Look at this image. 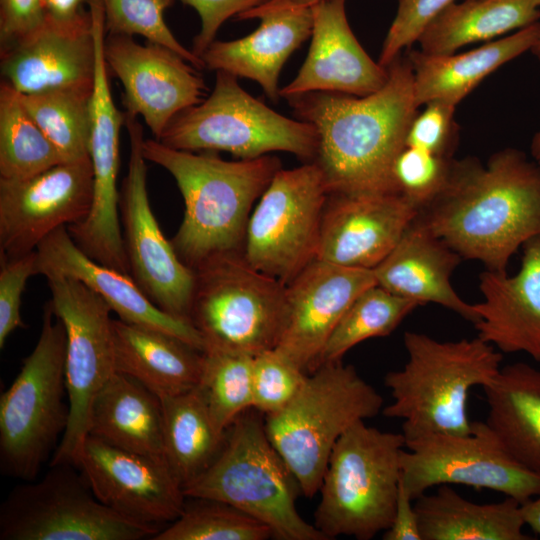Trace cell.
Returning <instances> with one entry per match:
<instances>
[{
	"mask_svg": "<svg viewBox=\"0 0 540 540\" xmlns=\"http://www.w3.org/2000/svg\"><path fill=\"white\" fill-rule=\"evenodd\" d=\"M376 283L373 270L316 259L286 285L284 325L275 348L310 374L348 307Z\"/></svg>",
	"mask_w": 540,
	"mask_h": 540,
	"instance_id": "cell-20",
	"label": "cell"
},
{
	"mask_svg": "<svg viewBox=\"0 0 540 540\" xmlns=\"http://www.w3.org/2000/svg\"><path fill=\"white\" fill-rule=\"evenodd\" d=\"M160 400L164 458L184 488L211 464L225 433L215 427L197 387Z\"/></svg>",
	"mask_w": 540,
	"mask_h": 540,
	"instance_id": "cell-34",
	"label": "cell"
},
{
	"mask_svg": "<svg viewBox=\"0 0 540 540\" xmlns=\"http://www.w3.org/2000/svg\"><path fill=\"white\" fill-rule=\"evenodd\" d=\"M96 44L94 87L91 97L89 156L94 174V196L87 217L67 227L77 246L93 260L130 275L125 252L117 176L120 166V130L125 111L113 100L104 58L105 16L100 2L89 6Z\"/></svg>",
	"mask_w": 540,
	"mask_h": 540,
	"instance_id": "cell-16",
	"label": "cell"
},
{
	"mask_svg": "<svg viewBox=\"0 0 540 540\" xmlns=\"http://www.w3.org/2000/svg\"><path fill=\"white\" fill-rule=\"evenodd\" d=\"M142 151L147 161L173 176L183 196L184 217L171 239L183 263L194 271L213 256L243 251L252 205L281 169L278 158L227 161L156 139H144Z\"/></svg>",
	"mask_w": 540,
	"mask_h": 540,
	"instance_id": "cell-3",
	"label": "cell"
},
{
	"mask_svg": "<svg viewBox=\"0 0 540 540\" xmlns=\"http://www.w3.org/2000/svg\"><path fill=\"white\" fill-rule=\"evenodd\" d=\"M258 28L232 41L214 40L201 55L204 67L254 80L266 96L277 102L279 75L289 56L312 34L310 8L262 14Z\"/></svg>",
	"mask_w": 540,
	"mask_h": 540,
	"instance_id": "cell-27",
	"label": "cell"
},
{
	"mask_svg": "<svg viewBox=\"0 0 540 540\" xmlns=\"http://www.w3.org/2000/svg\"><path fill=\"white\" fill-rule=\"evenodd\" d=\"M387 69L385 85L366 96L310 92L286 98L296 118L317 130L314 162L330 194L396 193L393 165L419 107L407 54Z\"/></svg>",
	"mask_w": 540,
	"mask_h": 540,
	"instance_id": "cell-2",
	"label": "cell"
},
{
	"mask_svg": "<svg viewBox=\"0 0 540 540\" xmlns=\"http://www.w3.org/2000/svg\"><path fill=\"white\" fill-rule=\"evenodd\" d=\"M453 159L405 146L393 165L395 192L420 211L444 188Z\"/></svg>",
	"mask_w": 540,
	"mask_h": 540,
	"instance_id": "cell-42",
	"label": "cell"
},
{
	"mask_svg": "<svg viewBox=\"0 0 540 540\" xmlns=\"http://www.w3.org/2000/svg\"><path fill=\"white\" fill-rule=\"evenodd\" d=\"M413 499L405 491L401 480L392 522L383 532L384 540H422L418 514Z\"/></svg>",
	"mask_w": 540,
	"mask_h": 540,
	"instance_id": "cell-48",
	"label": "cell"
},
{
	"mask_svg": "<svg viewBox=\"0 0 540 540\" xmlns=\"http://www.w3.org/2000/svg\"><path fill=\"white\" fill-rule=\"evenodd\" d=\"M530 154L532 159L540 165V130L532 137L530 144Z\"/></svg>",
	"mask_w": 540,
	"mask_h": 540,
	"instance_id": "cell-52",
	"label": "cell"
},
{
	"mask_svg": "<svg viewBox=\"0 0 540 540\" xmlns=\"http://www.w3.org/2000/svg\"><path fill=\"white\" fill-rule=\"evenodd\" d=\"M115 370L148 388L159 398L197 387L203 351L167 332L113 320Z\"/></svg>",
	"mask_w": 540,
	"mask_h": 540,
	"instance_id": "cell-29",
	"label": "cell"
},
{
	"mask_svg": "<svg viewBox=\"0 0 540 540\" xmlns=\"http://www.w3.org/2000/svg\"><path fill=\"white\" fill-rule=\"evenodd\" d=\"M462 257L417 216L387 257L373 269L378 285L419 305L434 303L476 324L473 304L454 290L451 276Z\"/></svg>",
	"mask_w": 540,
	"mask_h": 540,
	"instance_id": "cell-26",
	"label": "cell"
},
{
	"mask_svg": "<svg viewBox=\"0 0 540 540\" xmlns=\"http://www.w3.org/2000/svg\"><path fill=\"white\" fill-rule=\"evenodd\" d=\"M65 353V328L47 303L38 341L0 397L4 475L31 481L54 454L69 420Z\"/></svg>",
	"mask_w": 540,
	"mask_h": 540,
	"instance_id": "cell-8",
	"label": "cell"
},
{
	"mask_svg": "<svg viewBox=\"0 0 540 540\" xmlns=\"http://www.w3.org/2000/svg\"><path fill=\"white\" fill-rule=\"evenodd\" d=\"M186 498L230 504L266 524L279 540H328L296 507L301 490L254 408L227 428L211 464L183 488Z\"/></svg>",
	"mask_w": 540,
	"mask_h": 540,
	"instance_id": "cell-5",
	"label": "cell"
},
{
	"mask_svg": "<svg viewBox=\"0 0 540 540\" xmlns=\"http://www.w3.org/2000/svg\"><path fill=\"white\" fill-rule=\"evenodd\" d=\"M308 374L276 348L253 357L252 408L263 415L283 409L296 396Z\"/></svg>",
	"mask_w": 540,
	"mask_h": 540,
	"instance_id": "cell-41",
	"label": "cell"
},
{
	"mask_svg": "<svg viewBox=\"0 0 540 540\" xmlns=\"http://www.w3.org/2000/svg\"><path fill=\"white\" fill-rule=\"evenodd\" d=\"M531 52L537 57V59L540 61V34L538 36V39L534 46L531 49Z\"/></svg>",
	"mask_w": 540,
	"mask_h": 540,
	"instance_id": "cell-53",
	"label": "cell"
},
{
	"mask_svg": "<svg viewBox=\"0 0 540 540\" xmlns=\"http://www.w3.org/2000/svg\"><path fill=\"white\" fill-rule=\"evenodd\" d=\"M539 34L540 22H536L468 52L431 55L407 51L418 107L435 100L457 106L489 74L531 51Z\"/></svg>",
	"mask_w": 540,
	"mask_h": 540,
	"instance_id": "cell-28",
	"label": "cell"
},
{
	"mask_svg": "<svg viewBox=\"0 0 540 540\" xmlns=\"http://www.w3.org/2000/svg\"><path fill=\"white\" fill-rule=\"evenodd\" d=\"M45 19L41 0H0V46L4 50Z\"/></svg>",
	"mask_w": 540,
	"mask_h": 540,
	"instance_id": "cell-47",
	"label": "cell"
},
{
	"mask_svg": "<svg viewBox=\"0 0 540 540\" xmlns=\"http://www.w3.org/2000/svg\"><path fill=\"white\" fill-rule=\"evenodd\" d=\"M64 158L25 109L20 93L0 85V180L33 177Z\"/></svg>",
	"mask_w": 540,
	"mask_h": 540,
	"instance_id": "cell-35",
	"label": "cell"
},
{
	"mask_svg": "<svg viewBox=\"0 0 540 540\" xmlns=\"http://www.w3.org/2000/svg\"><path fill=\"white\" fill-rule=\"evenodd\" d=\"M105 31L114 35H140L148 42L165 46L196 69L204 63L192 50L184 47L167 26L164 13L174 0H101Z\"/></svg>",
	"mask_w": 540,
	"mask_h": 540,
	"instance_id": "cell-40",
	"label": "cell"
},
{
	"mask_svg": "<svg viewBox=\"0 0 540 540\" xmlns=\"http://www.w3.org/2000/svg\"><path fill=\"white\" fill-rule=\"evenodd\" d=\"M423 106L409 126L405 146L453 158L459 134L454 116L456 105L435 100Z\"/></svg>",
	"mask_w": 540,
	"mask_h": 540,
	"instance_id": "cell-43",
	"label": "cell"
},
{
	"mask_svg": "<svg viewBox=\"0 0 540 540\" xmlns=\"http://www.w3.org/2000/svg\"><path fill=\"white\" fill-rule=\"evenodd\" d=\"M54 315L66 333L65 384L69 420L50 465H74L88 436L95 396L116 372L109 305L82 282L47 275Z\"/></svg>",
	"mask_w": 540,
	"mask_h": 540,
	"instance_id": "cell-13",
	"label": "cell"
},
{
	"mask_svg": "<svg viewBox=\"0 0 540 540\" xmlns=\"http://www.w3.org/2000/svg\"><path fill=\"white\" fill-rule=\"evenodd\" d=\"M483 390L487 424L513 459L540 474V371L509 364Z\"/></svg>",
	"mask_w": 540,
	"mask_h": 540,
	"instance_id": "cell-31",
	"label": "cell"
},
{
	"mask_svg": "<svg viewBox=\"0 0 540 540\" xmlns=\"http://www.w3.org/2000/svg\"><path fill=\"white\" fill-rule=\"evenodd\" d=\"M189 320L204 350L250 356L276 347L285 319L286 284L251 266L243 251L213 256L194 269Z\"/></svg>",
	"mask_w": 540,
	"mask_h": 540,
	"instance_id": "cell-9",
	"label": "cell"
},
{
	"mask_svg": "<svg viewBox=\"0 0 540 540\" xmlns=\"http://www.w3.org/2000/svg\"><path fill=\"white\" fill-rule=\"evenodd\" d=\"M129 136L128 170L119 190V213L130 276L162 311L189 320L195 273L177 255L150 206L143 127L125 112Z\"/></svg>",
	"mask_w": 540,
	"mask_h": 540,
	"instance_id": "cell-15",
	"label": "cell"
},
{
	"mask_svg": "<svg viewBox=\"0 0 540 540\" xmlns=\"http://www.w3.org/2000/svg\"><path fill=\"white\" fill-rule=\"evenodd\" d=\"M329 195L316 162L278 170L250 215L243 245L247 262L290 283L317 259Z\"/></svg>",
	"mask_w": 540,
	"mask_h": 540,
	"instance_id": "cell-12",
	"label": "cell"
},
{
	"mask_svg": "<svg viewBox=\"0 0 540 540\" xmlns=\"http://www.w3.org/2000/svg\"><path fill=\"white\" fill-rule=\"evenodd\" d=\"M405 446L401 483L414 501L449 484L497 491L520 503L540 494V474L513 459L486 421L472 422L467 434H432Z\"/></svg>",
	"mask_w": 540,
	"mask_h": 540,
	"instance_id": "cell-14",
	"label": "cell"
},
{
	"mask_svg": "<svg viewBox=\"0 0 540 540\" xmlns=\"http://www.w3.org/2000/svg\"><path fill=\"white\" fill-rule=\"evenodd\" d=\"M193 7L201 19V29L193 41L192 52L201 58L222 24L231 17L261 5L268 0H180Z\"/></svg>",
	"mask_w": 540,
	"mask_h": 540,
	"instance_id": "cell-46",
	"label": "cell"
},
{
	"mask_svg": "<svg viewBox=\"0 0 540 540\" xmlns=\"http://www.w3.org/2000/svg\"><path fill=\"white\" fill-rule=\"evenodd\" d=\"M515 275L485 270L479 276L483 300L473 304L477 337L501 353H525L540 362V235L522 246Z\"/></svg>",
	"mask_w": 540,
	"mask_h": 540,
	"instance_id": "cell-25",
	"label": "cell"
},
{
	"mask_svg": "<svg viewBox=\"0 0 540 540\" xmlns=\"http://www.w3.org/2000/svg\"><path fill=\"white\" fill-rule=\"evenodd\" d=\"M35 253V274H55L78 280L98 294L120 320L167 332L200 351L204 350L202 336L190 321L162 311L130 275L85 254L72 239L67 226L49 234Z\"/></svg>",
	"mask_w": 540,
	"mask_h": 540,
	"instance_id": "cell-24",
	"label": "cell"
},
{
	"mask_svg": "<svg viewBox=\"0 0 540 540\" xmlns=\"http://www.w3.org/2000/svg\"><path fill=\"white\" fill-rule=\"evenodd\" d=\"M540 0H464L440 11L417 42L431 55L455 53L468 44L488 41L539 22Z\"/></svg>",
	"mask_w": 540,
	"mask_h": 540,
	"instance_id": "cell-33",
	"label": "cell"
},
{
	"mask_svg": "<svg viewBox=\"0 0 540 540\" xmlns=\"http://www.w3.org/2000/svg\"><path fill=\"white\" fill-rule=\"evenodd\" d=\"M161 531L102 504L74 465L14 487L0 507V540H140Z\"/></svg>",
	"mask_w": 540,
	"mask_h": 540,
	"instance_id": "cell-11",
	"label": "cell"
},
{
	"mask_svg": "<svg viewBox=\"0 0 540 540\" xmlns=\"http://www.w3.org/2000/svg\"><path fill=\"white\" fill-rule=\"evenodd\" d=\"M418 212L397 193L330 194L317 259L373 270L393 250Z\"/></svg>",
	"mask_w": 540,
	"mask_h": 540,
	"instance_id": "cell-22",
	"label": "cell"
},
{
	"mask_svg": "<svg viewBox=\"0 0 540 540\" xmlns=\"http://www.w3.org/2000/svg\"><path fill=\"white\" fill-rule=\"evenodd\" d=\"M158 141L190 152L225 151L239 159L283 151L308 162L315 161L319 144L312 124L277 113L225 71H216L210 95L176 115Z\"/></svg>",
	"mask_w": 540,
	"mask_h": 540,
	"instance_id": "cell-10",
	"label": "cell"
},
{
	"mask_svg": "<svg viewBox=\"0 0 540 540\" xmlns=\"http://www.w3.org/2000/svg\"><path fill=\"white\" fill-rule=\"evenodd\" d=\"M107 68L121 81L125 112L141 116L158 140L170 121L202 101L207 88L193 65L171 49L108 34Z\"/></svg>",
	"mask_w": 540,
	"mask_h": 540,
	"instance_id": "cell-19",
	"label": "cell"
},
{
	"mask_svg": "<svg viewBox=\"0 0 540 540\" xmlns=\"http://www.w3.org/2000/svg\"><path fill=\"white\" fill-rule=\"evenodd\" d=\"M45 16L57 21L79 18L85 10L82 3L87 0H41Z\"/></svg>",
	"mask_w": 540,
	"mask_h": 540,
	"instance_id": "cell-49",
	"label": "cell"
},
{
	"mask_svg": "<svg viewBox=\"0 0 540 540\" xmlns=\"http://www.w3.org/2000/svg\"><path fill=\"white\" fill-rule=\"evenodd\" d=\"M93 196L90 156L61 162L28 179L0 180V258L31 253L56 229L83 221Z\"/></svg>",
	"mask_w": 540,
	"mask_h": 540,
	"instance_id": "cell-17",
	"label": "cell"
},
{
	"mask_svg": "<svg viewBox=\"0 0 540 540\" xmlns=\"http://www.w3.org/2000/svg\"><path fill=\"white\" fill-rule=\"evenodd\" d=\"M92 93L54 89L20 94L27 112L65 161L89 157Z\"/></svg>",
	"mask_w": 540,
	"mask_h": 540,
	"instance_id": "cell-37",
	"label": "cell"
},
{
	"mask_svg": "<svg viewBox=\"0 0 540 540\" xmlns=\"http://www.w3.org/2000/svg\"><path fill=\"white\" fill-rule=\"evenodd\" d=\"M88 435L165 459L161 400L136 379L115 372L94 398Z\"/></svg>",
	"mask_w": 540,
	"mask_h": 540,
	"instance_id": "cell-30",
	"label": "cell"
},
{
	"mask_svg": "<svg viewBox=\"0 0 540 540\" xmlns=\"http://www.w3.org/2000/svg\"><path fill=\"white\" fill-rule=\"evenodd\" d=\"M403 342L407 361L385 375L392 402L382 414L402 420L405 444L432 434L469 433L468 394L496 379L502 353L479 337L440 341L407 331Z\"/></svg>",
	"mask_w": 540,
	"mask_h": 540,
	"instance_id": "cell-4",
	"label": "cell"
},
{
	"mask_svg": "<svg viewBox=\"0 0 540 540\" xmlns=\"http://www.w3.org/2000/svg\"><path fill=\"white\" fill-rule=\"evenodd\" d=\"M455 0H397L395 17L383 41L378 62L388 67L417 42L426 25Z\"/></svg>",
	"mask_w": 540,
	"mask_h": 540,
	"instance_id": "cell-44",
	"label": "cell"
},
{
	"mask_svg": "<svg viewBox=\"0 0 540 540\" xmlns=\"http://www.w3.org/2000/svg\"><path fill=\"white\" fill-rule=\"evenodd\" d=\"M401 433L358 421L338 439L322 477L315 527L329 540H369L390 526L401 480Z\"/></svg>",
	"mask_w": 540,
	"mask_h": 540,
	"instance_id": "cell-7",
	"label": "cell"
},
{
	"mask_svg": "<svg viewBox=\"0 0 540 540\" xmlns=\"http://www.w3.org/2000/svg\"><path fill=\"white\" fill-rule=\"evenodd\" d=\"M180 516L153 540H266L273 538L271 529L222 501L190 498Z\"/></svg>",
	"mask_w": 540,
	"mask_h": 540,
	"instance_id": "cell-39",
	"label": "cell"
},
{
	"mask_svg": "<svg viewBox=\"0 0 540 540\" xmlns=\"http://www.w3.org/2000/svg\"><path fill=\"white\" fill-rule=\"evenodd\" d=\"M345 5L346 0H320L311 7V45L296 77L280 89L282 97L310 92L366 96L385 85L388 69L362 48Z\"/></svg>",
	"mask_w": 540,
	"mask_h": 540,
	"instance_id": "cell-23",
	"label": "cell"
},
{
	"mask_svg": "<svg viewBox=\"0 0 540 540\" xmlns=\"http://www.w3.org/2000/svg\"><path fill=\"white\" fill-rule=\"evenodd\" d=\"M521 513L524 523L540 535V494L521 503Z\"/></svg>",
	"mask_w": 540,
	"mask_h": 540,
	"instance_id": "cell-51",
	"label": "cell"
},
{
	"mask_svg": "<svg viewBox=\"0 0 540 540\" xmlns=\"http://www.w3.org/2000/svg\"><path fill=\"white\" fill-rule=\"evenodd\" d=\"M75 466L102 504L134 522L162 530L184 509L183 485L163 458L121 449L88 435Z\"/></svg>",
	"mask_w": 540,
	"mask_h": 540,
	"instance_id": "cell-18",
	"label": "cell"
},
{
	"mask_svg": "<svg viewBox=\"0 0 540 540\" xmlns=\"http://www.w3.org/2000/svg\"><path fill=\"white\" fill-rule=\"evenodd\" d=\"M415 500L422 540H530L521 503L503 501L479 504L461 496L448 485Z\"/></svg>",
	"mask_w": 540,
	"mask_h": 540,
	"instance_id": "cell-32",
	"label": "cell"
},
{
	"mask_svg": "<svg viewBox=\"0 0 540 540\" xmlns=\"http://www.w3.org/2000/svg\"><path fill=\"white\" fill-rule=\"evenodd\" d=\"M419 306L377 283L366 288L354 299L333 330L319 366L341 360L351 348L367 339L390 335Z\"/></svg>",
	"mask_w": 540,
	"mask_h": 540,
	"instance_id": "cell-36",
	"label": "cell"
},
{
	"mask_svg": "<svg viewBox=\"0 0 540 540\" xmlns=\"http://www.w3.org/2000/svg\"><path fill=\"white\" fill-rule=\"evenodd\" d=\"M320 0H268L250 10L239 14L236 19L248 20L258 18L262 14L291 9L310 8Z\"/></svg>",
	"mask_w": 540,
	"mask_h": 540,
	"instance_id": "cell-50",
	"label": "cell"
},
{
	"mask_svg": "<svg viewBox=\"0 0 540 540\" xmlns=\"http://www.w3.org/2000/svg\"><path fill=\"white\" fill-rule=\"evenodd\" d=\"M384 400L352 365L326 362L308 374L280 411L264 415L268 437L297 480L301 494L319 492L333 447L358 421L376 417Z\"/></svg>",
	"mask_w": 540,
	"mask_h": 540,
	"instance_id": "cell-6",
	"label": "cell"
},
{
	"mask_svg": "<svg viewBox=\"0 0 540 540\" xmlns=\"http://www.w3.org/2000/svg\"><path fill=\"white\" fill-rule=\"evenodd\" d=\"M253 356L219 350L203 351L199 389L213 423L225 433L233 421L252 408Z\"/></svg>",
	"mask_w": 540,
	"mask_h": 540,
	"instance_id": "cell-38",
	"label": "cell"
},
{
	"mask_svg": "<svg viewBox=\"0 0 540 540\" xmlns=\"http://www.w3.org/2000/svg\"><path fill=\"white\" fill-rule=\"evenodd\" d=\"M0 348L17 328L25 327L21 317L22 295L29 277L35 275V251L16 258H0Z\"/></svg>",
	"mask_w": 540,
	"mask_h": 540,
	"instance_id": "cell-45",
	"label": "cell"
},
{
	"mask_svg": "<svg viewBox=\"0 0 540 540\" xmlns=\"http://www.w3.org/2000/svg\"><path fill=\"white\" fill-rule=\"evenodd\" d=\"M417 218L462 259L507 272L518 249L540 235V165L516 148L485 164L454 158L444 188Z\"/></svg>",
	"mask_w": 540,
	"mask_h": 540,
	"instance_id": "cell-1",
	"label": "cell"
},
{
	"mask_svg": "<svg viewBox=\"0 0 540 540\" xmlns=\"http://www.w3.org/2000/svg\"><path fill=\"white\" fill-rule=\"evenodd\" d=\"M96 44L89 10L71 21L45 16L36 29L1 50L3 81L20 94L93 91Z\"/></svg>",
	"mask_w": 540,
	"mask_h": 540,
	"instance_id": "cell-21",
	"label": "cell"
}]
</instances>
